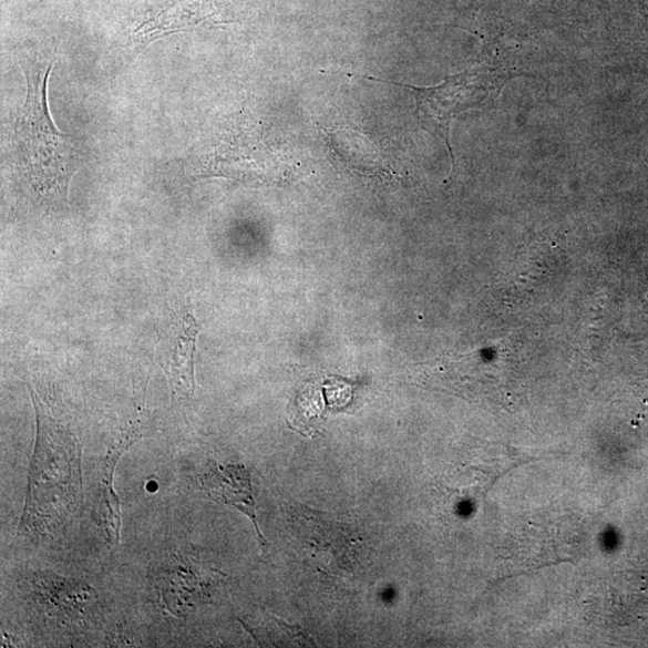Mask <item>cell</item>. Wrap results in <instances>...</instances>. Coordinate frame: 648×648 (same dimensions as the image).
Instances as JSON below:
<instances>
[{"instance_id":"obj_4","label":"cell","mask_w":648,"mask_h":648,"mask_svg":"<svg viewBox=\"0 0 648 648\" xmlns=\"http://www.w3.org/2000/svg\"><path fill=\"white\" fill-rule=\"evenodd\" d=\"M198 323L189 308H183L173 317L165 340L163 368L172 395L177 400L191 399L196 392L195 353Z\"/></svg>"},{"instance_id":"obj_5","label":"cell","mask_w":648,"mask_h":648,"mask_svg":"<svg viewBox=\"0 0 648 648\" xmlns=\"http://www.w3.org/2000/svg\"><path fill=\"white\" fill-rule=\"evenodd\" d=\"M197 487L210 500L226 504L249 516L258 542L263 546L267 542L259 529L256 515V503L253 493L250 472L244 465H222L209 461L195 477Z\"/></svg>"},{"instance_id":"obj_8","label":"cell","mask_w":648,"mask_h":648,"mask_svg":"<svg viewBox=\"0 0 648 648\" xmlns=\"http://www.w3.org/2000/svg\"><path fill=\"white\" fill-rule=\"evenodd\" d=\"M169 579L167 584L173 589H167L164 598L171 595H178L173 599L167 607L173 614H179L182 610L192 607L189 599L195 598V595L200 594L202 582L199 579L198 570L191 564L189 560L178 558L176 564H173L168 572Z\"/></svg>"},{"instance_id":"obj_3","label":"cell","mask_w":648,"mask_h":648,"mask_svg":"<svg viewBox=\"0 0 648 648\" xmlns=\"http://www.w3.org/2000/svg\"><path fill=\"white\" fill-rule=\"evenodd\" d=\"M514 76V72L506 68L485 64L446 78L429 89L379 81L410 91L415 100L418 121L426 132L444 141L454 163L450 136L452 122L460 113L494 103L503 85Z\"/></svg>"},{"instance_id":"obj_9","label":"cell","mask_w":648,"mask_h":648,"mask_svg":"<svg viewBox=\"0 0 648 648\" xmlns=\"http://www.w3.org/2000/svg\"><path fill=\"white\" fill-rule=\"evenodd\" d=\"M243 627L251 634L259 646H284L288 644L294 645V642H306L305 634L301 631L298 632V628L290 627L279 621L276 617H269V621L265 626L251 627L250 625L243 624Z\"/></svg>"},{"instance_id":"obj_1","label":"cell","mask_w":648,"mask_h":648,"mask_svg":"<svg viewBox=\"0 0 648 648\" xmlns=\"http://www.w3.org/2000/svg\"><path fill=\"white\" fill-rule=\"evenodd\" d=\"M37 415V440L23 514L19 529L24 536L52 537L79 512L82 500L81 444L48 402L29 385Z\"/></svg>"},{"instance_id":"obj_10","label":"cell","mask_w":648,"mask_h":648,"mask_svg":"<svg viewBox=\"0 0 648 648\" xmlns=\"http://www.w3.org/2000/svg\"><path fill=\"white\" fill-rule=\"evenodd\" d=\"M156 488H157L156 482H152L148 484V492L154 493V492H156Z\"/></svg>"},{"instance_id":"obj_7","label":"cell","mask_w":648,"mask_h":648,"mask_svg":"<svg viewBox=\"0 0 648 648\" xmlns=\"http://www.w3.org/2000/svg\"><path fill=\"white\" fill-rule=\"evenodd\" d=\"M34 582V579H33ZM39 599L53 604L49 607L66 618L74 617V614L83 613L96 600L94 589L86 585H75L54 574H41L35 579Z\"/></svg>"},{"instance_id":"obj_2","label":"cell","mask_w":648,"mask_h":648,"mask_svg":"<svg viewBox=\"0 0 648 648\" xmlns=\"http://www.w3.org/2000/svg\"><path fill=\"white\" fill-rule=\"evenodd\" d=\"M52 62L34 61L24 70L28 92L14 125V141L24 176L34 192L48 199L66 200L69 183L79 167L74 142L58 132L48 104Z\"/></svg>"},{"instance_id":"obj_6","label":"cell","mask_w":648,"mask_h":648,"mask_svg":"<svg viewBox=\"0 0 648 648\" xmlns=\"http://www.w3.org/2000/svg\"><path fill=\"white\" fill-rule=\"evenodd\" d=\"M143 438L141 420L130 423L117 441L109 450L100 475V496L96 506V523L110 546L121 542L122 507L119 495L114 492V474L119 461L125 452Z\"/></svg>"}]
</instances>
